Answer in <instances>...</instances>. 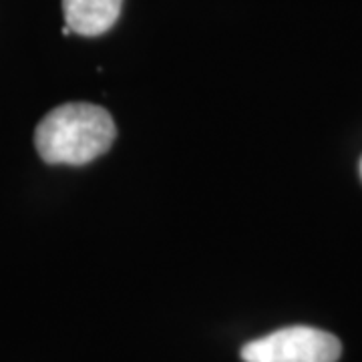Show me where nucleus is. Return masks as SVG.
<instances>
[{
	"mask_svg": "<svg viewBox=\"0 0 362 362\" xmlns=\"http://www.w3.org/2000/svg\"><path fill=\"white\" fill-rule=\"evenodd\" d=\"M115 123L103 107L66 103L40 119L35 131L39 156L52 165H85L115 139Z\"/></svg>",
	"mask_w": 362,
	"mask_h": 362,
	"instance_id": "nucleus-1",
	"label": "nucleus"
},
{
	"mask_svg": "<svg viewBox=\"0 0 362 362\" xmlns=\"http://www.w3.org/2000/svg\"><path fill=\"white\" fill-rule=\"evenodd\" d=\"M340 354V340L312 326H288L242 349L244 362H337Z\"/></svg>",
	"mask_w": 362,
	"mask_h": 362,
	"instance_id": "nucleus-2",
	"label": "nucleus"
},
{
	"mask_svg": "<svg viewBox=\"0 0 362 362\" xmlns=\"http://www.w3.org/2000/svg\"><path fill=\"white\" fill-rule=\"evenodd\" d=\"M123 0H63L65 23L71 33L99 37L115 25Z\"/></svg>",
	"mask_w": 362,
	"mask_h": 362,
	"instance_id": "nucleus-3",
	"label": "nucleus"
}]
</instances>
